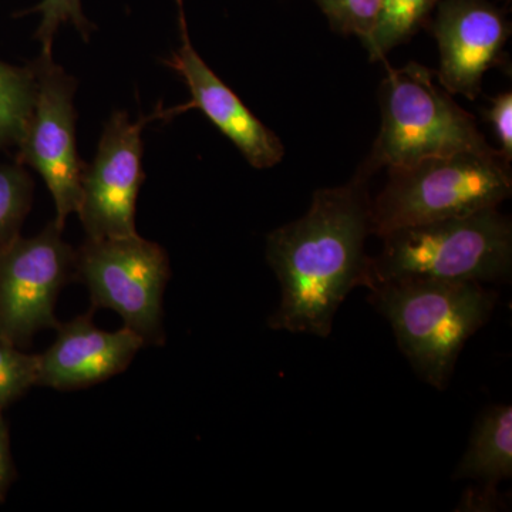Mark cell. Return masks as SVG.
Wrapping results in <instances>:
<instances>
[{
	"instance_id": "obj_1",
	"label": "cell",
	"mask_w": 512,
	"mask_h": 512,
	"mask_svg": "<svg viewBox=\"0 0 512 512\" xmlns=\"http://www.w3.org/2000/svg\"><path fill=\"white\" fill-rule=\"evenodd\" d=\"M369 178L359 168L348 184L320 188L302 218L268 235L266 261L281 285V303L269 328L328 338L349 293L366 288Z\"/></svg>"
},
{
	"instance_id": "obj_2",
	"label": "cell",
	"mask_w": 512,
	"mask_h": 512,
	"mask_svg": "<svg viewBox=\"0 0 512 512\" xmlns=\"http://www.w3.org/2000/svg\"><path fill=\"white\" fill-rule=\"evenodd\" d=\"M369 291L414 372L437 390L447 389L461 350L497 303V293L473 281L400 278Z\"/></svg>"
},
{
	"instance_id": "obj_3",
	"label": "cell",
	"mask_w": 512,
	"mask_h": 512,
	"mask_svg": "<svg viewBox=\"0 0 512 512\" xmlns=\"http://www.w3.org/2000/svg\"><path fill=\"white\" fill-rule=\"evenodd\" d=\"M370 258L366 288L400 278L497 282L510 279L512 224L487 208L430 224L394 229Z\"/></svg>"
},
{
	"instance_id": "obj_4",
	"label": "cell",
	"mask_w": 512,
	"mask_h": 512,
	"mask_svg": "<svg viewBox=\"0 0 512 512\" xmlns=\"http://www.w3.org/2000/svg\"><path fill=\"white\" fill-rule=\"evenodd\" d=\"M433 77V70L419 63L400 69L386 63L379 94V136L360 165L367 174L448 154H500L487 143L474 117Z\"/></svg>"
},
{
	"instance_id": "obj_5",
	"label": "cell",
	"mask_w": 512,
	"mask_h": 512,
	"mask_svg": "<svg viewBox=\"0 0 512 512\" xmlns=\"http://www.w3.org/2000/svg\"><path fill=\"white\" fill-rule=\"evenodd\" d=\"M510 163L500 154L456 153L389 168L383 191L370 202L372 234L430 224L497 208L511 197Z\"/></svg>"
},
{
	"instance_id": "obj_6",
	"label": "cell",
	"mask_w": 512,
	"mask_h": 512,
	"mask_svg": "<svg viewBox=\"0 0 512 512\" xmlns=\"http://www.w3.org/2000/svg\"><path fill=\"white\" fill-rule=\"evenodd\" d=\"M170 276L167 251L138 234L86 238L76 249L74 279L89 291L92 311L119 313L146 346L165 343L163 299Z\"/></svg>"
},
{
	"instance_id": "obj_7",
	"label": "cell",
	"mask_w": 512,
	"mask_h": 512,
	"mask_svg": "<svg viewBox=\"0 0 512 512\" xmlns=\"http://www.w3.org/2000/svg\"><path fill=\"white\" fill-rule=\"evenodd\" d=\"M56 221L39 235H20L0 249V340L28 348L40 330L57 329V298L74 279L76 249Z\"/></svg>"
},
{
	"instance_id": "obj_8",
	"label": "cell",
	"mask_w": 512,
	"mask_h": 512,
	"mask_svg": "<svg viewBox=\"0 0 512 512\" xmlns=\"http://www.w3.org/2000/svg\"><path fill=\"white\" fill-rule=\"evenodd\" d=\"M37 80L35 107L18 146V163L40 174L56 205V224L64 227L77 212L86 163L77 153L74 94L77 80L53 62L52 55L32 62Z\"/></svg>"
},
{
	"instance_id": "obj_9",
	"label": "cell",
	"mask_w": 512,
	"mask_h": 512,
	"mask_svg": "<svg viewBox=\"0 0 512 512\" xmlns=\"http://www.w3.org/2000/svg\"><path fill=\"white\" fill-rule=\"evenodd\" d=\"M180 114L177 107L156 111L150 116L130 119L116 110L100 137L96 157L86 164L80 192V221L87 238H119L136 235V207L143 171V134L148 123Z\"/></svg>"
},
{
	"instance_id": "obj_10",
	"label": "cell",
	"mask_w": 512,
	"mask_h": 512,
	"mask_svg": "<svg viewBox=\"0 0 512 512\" xmlns=\"http://www.w3.org/2000/svg\"><path fill=\"white\" fill-rule=\"evenodd\" d=\"M433 35L439 46V82L450 94L476 100L484 74L503 62L511 25L488 0H440Z\"/></svg>"
},
{
	"instance_id": "obj_11",
	"label": "cell",
	"mask_w": 512,
	"mask_h": 512,
	"mask_svg": "<svg viewBox=\"0 0 512 512\" xmlns=\"http://www.w3.org/2000/svg\"><path fill=\"white\" fill-rule=\"evenodd\" d=\"M177 6L181 45L163 63L187 84L191 93L188 109L202 111L252 167L265 170L281 163L285 156L281 138L262 124L204 62L192 45L183 0H177Z\"/></svg>"
},
{
	"instance_id": "obj_12",
	"label": "cell",
	"mask_w": 512,
	"mask_h": 512,
	"mask_svg": "<svg viewBox=\"0 0 512 512\" xmlns=\"http://www.w3.org/2000/svg\"><path fill=\"white\" fill-rule=\"evenodd\" d=\"M93 313L57 326V338L37 355V386L76 390L106 382L124 372L144 340L126 328L106 332L94 325Z\"/></svg>"
},
{
	"instance_id": "obj_13",
	"label": "cell",
	"mask_w": 512,
	"mask_h": 512,
	"mask_svg": "<svg viewBox=\"0 0 512 512\" xmlns=\"http://www.w3.org/2000/svg\"><path fill=\"white\" fill-rule=\"evenodd\" d=\"M512 476V407L493 406L478 417L470 444L454 471V480H476L484 487Z\"/></svg>"
},
{
	"instance_id": "obj_14",
	"label": "cell",
	"mask_w": 512,
	"mask_h": 512,
	"mask_svg": "<svg viewBox=\"0 0 512 512\" xmlns=\"http://www.w3.org/2000/svg\"><path fill=\"white\" fill-rule=\"evenodd\" d=\"M36 92L32 63L19 67L0 60V151L19 146L35 107Z\"/></svg>"
},
{
	"instance_id": "obj_15",
	"label": "cell",
	"mask_w": 512,
	"mask_h": 512,
	"mask_svg": "<svg viewBox=\"0 0 512 512\" xmlns=\"http://www.w3.org/2000/svg\"><path fill=\"white\" fill-rule=\"evenodd\" d=\"M440 0H383L379 18L363 46L370 62H386V57L412 39L426 23Z\"/></svg>"
},
{
	"instance_id": "obj_16",
	"label": "cell",
	"mask_w": 512,
	"mask_h": 512,
	"mask_svg": "<svg viewBox=\"0 0 512 512\" xmlns=\"http://www.w3.org/2000/svg\"><path fill=\"white\" fill-rule=\"evenodd\" d=\"M32 198L33 180L25 165L0 163V249L18 237Z\"/></svg>"
},
{
	"instance_id": "obj_17",
	"label": "cell",
	"mask_w": 512,
	"mask_h": 512,
	"mask_svg": "<svg viewBox=\"0 0 512 512\" xmlns=\"http://www.w3.org/2000/svg\"><path fill=\"white\" fill-rule=\"evenodd\" d=\"M29 13H39L42 16L35 39L42 46L43 55H52L56 32L66 23L74 26L86 42L96 30V26L84 15L82 0H42L35 8L25 10L23 15Z\"/></svg>"
},
{
	"instance_id": "obj_18",
	"label": "cell",
	"mask_w": 512,
	"mask_h": 512,
	"mask_svg": "<svg viewBox=\"0 0 512 512\" xmlns=\"http://www.w3.org/2000/svg\"><path fill=\"white\" fill-rule=\"evenodd\" d=\"M37 355H28L0 340V410L37 386Z\"/></svg>"
},
{
	"instance_id": "obj_19",
	"label": "cell",
	"mask_w": 512,
	"mask_h": 512,
	"mask_svg": "<svg viewBox=\"0 0 512 512\" xmlns=\"http://www.w3.org/2000/svg\"><path fill=\"white\" fill-rule=\"evenodd\" d=\"M330 26L365 42L375 28L383 0H315Z\"/></svg>"
},
{
	"instance_id": "obj_20",
	"label": "cell",
	"mask_w": 512,
	"mask_h": 512,
	"mask_svg": "<svg viewBox=\"0 0 512 512\" xmlns=\"http://www.w3.org/2000/svg\"><path fill=\"white\" fill-rule=\"evenodd\" d=\"M485 119L491 124L495 137L500 143L501 157L507 163L512 161V93L504 92L491 99L485 110Z\"/></svg>"
},
{
	"instance_id": "obj_21",
	"label": "cell",
	"mask_w": 512,
	"mask_h": 512,
	"mask_svg": "<svg viewBox=\"0 0 512 512\" xmlns=\"http://www.w3.org/2000/svg\"><path fill=\"white\" fill-rule=\"evenodd\" d=\"M16 477L15 464H13L12 451H10V437L8 423L0 410V504L5 501L10 485Z\"/></svg>"
},
{
	"instance_id": "obj_22",
	"label": "cell",
	"mask_w": 512,
	"mask_h": 512,
	"mask_svg": "<svg viewBox=\"0 0 512 512\" xmlns=\"http://www.w3.org/2000/svg\"><path fill=\"white\" fill-rule=\"evenodd\" d=\"M497 488L481 487L480 490H471L470 493L464 494L463 503L460 504L458 510L463 511H488L497 507Z\"/></svg>"
}]
</instances>
